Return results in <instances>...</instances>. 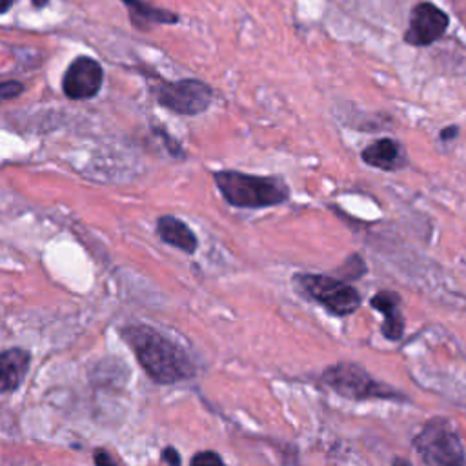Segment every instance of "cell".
<instances>
[{"mask_svg":"<svg viewBox=\"0 0 466 466\" xmlns=\"http://www.w3.org/2000/svg\"><path fill=\"white\" fill-rule=\"evenodd\" d=\"M142 370L160 384H175L195 377L197 368L188 352L173 339L148 325H130L121 330Z\"/></svg>","mask_w":466,"mask_h":466,"instance_id":"1","label":"cell"},{"mask_svg":"<svg viewBox=\"0 0 466 466\" xmlns=\"http://www.w3.org/2000/svg\"><path fill=\"white\" fill-rule=\"evenodd\" d=\"M213 180L224 200L236 208H272L290 199V189L279 177L222 170L213 173Z\"/></svg>","mask_w":466,"mask_h":466,"instance_id":"2","label":"cell"},{"mask_svg":"<svg viewBox=\"0 0 466 466\" xmlns=\"http://www.w3.org/2000/svg\"><path fill=\"white\" fill-rule=\"evenodd\" d=\"M296 281L310 299H314L337 317H346L354 314L363 303L361 294L345 279L305 274L297 276Z\"/></svg>","mask_w":466,"mask_h":466,"instance_id":"3","label":"cell"},{"mask_svg":"<svg viewBox=\"0 0 466 466\" xmlns=\"http://www.w3.org/2000/svg\"><path fill=\"white\" fill-rule=\"evenodd\" d=\"M323 383L341 397L363 399H397V392L374 381V377L354 363H337L323 372Z\"/></svg>","mask_w":466,"mask_h":466,"instance_id":"4","label":"cell"},{"mask_svg":"<svg viewBox=\"0 0 466 466\" xmlns=\"http://www.w3.org/2000/svg\"><path fill=\"white\" fill-rule=\"evenodd\" d=\"M413 448L426 464L459 466L466 462L461 439L448 421H430L413 439Z\"/></svg>","mask_w":466,"mask_h":466,"instance_id":"5","label":"cell"},{"mask_svg":"<svg viewBox=\"0 0 466 466\" xmlns=\"http://www.w3.org/2000/svg\"><path fill=\"white\" fill-rule=\"evenodd\" d=\"M153 93L162 108L184 117L204 113L213 101V90L209 84L197 79L160 83L153 88Z\"/></svg>","mask_w":466,"mask_h":466,"instance_id":"6","label":"cell"},{"mask_svg":"<svg viewBox=\"0 0 466 466\" xmlns=\"http://www.w3.org/2000/svg\"><path fill=\"white\" fill-rule=\"evenodd\" d=\"M102 83V66L92 57H77L63 77V92L72 101H86L99 95Z\"/></svg>","mask_w":466,"mask_h":466,"instance_id":"7","label":"cell"},{"mask_svg":"<svg viewBox=\"0 0 466 466\" xmlns=\"http://www.w3.org/2000/svg\"><path fill=\"white\" fill-rule=\"evenodd\" d=\"M448 30V15L430 3H421L412 10L404 41L412 46H430Z\"/></svg>","mask_w":466,"mask_h":466,"instance_id":"8","label":"cell"},{"mask_svg":"<svg viewBox=\"0 0 466 466\" xmlns=\"http://www.w3.org/2000/svg\"><path fill=\"white\" fill-rule=\"evenodd\" d=\"M32 355L24 348H8L0 355V392L10 393L17 390L28 372Z\"/></svg>","mask_w":466,"mask_h":466,"instance_id":"9","label":"cell"},{"mask_svg":"<svg viewBox=\"0 0 466 466\" xmlns=\"http://www.w3.org/2000/svg\"><path fill=\"white\" fill-rule=\"evenodd\" d=\"M363 160L368 166L384 170V171H395L406 166V151L404 148L393 141V139H379L372 142L368 148L361 153Z\"/></svg>","mask_w":466,"mask_h":466,"instance_id":"10","label":"cell"},{"mask_svg":"<svg viewBox=\"0 0 466 466\" xmlns=\"http://www.w3.org/2000/svg\"><path fill=\"white\" fill-rule=\"evenodd\" d=\"M157 236L170 247L179 248L184 254H195L199 241L195 233L180 218L173 215H162L157 218Z\"/></svg>","mask_w":466,"mask_h":466,"instance_id":"11","label":"cell"},{"mask_svg":"<svg viewBox=\"0 0 466 466\" xmlns=\"http://www.w3.org/2000/svg\"><path fill=\"white\" fill-rule=\"evenodd\" d=\"M372 308L384 316L383 323V335L390 341H399L404 334V319L399 310V297L388 290L375 294L370 301Z\"/></svg>","mask_w":466,"mask_h":466,"instance_id":"12","label":"cell"},{"mask_svg":"<svg viewBox=\"0 0 466 466\" xmlns=\"http://www.w3.org/2000/svg\"><path fill=\"white\" fill-rule=\"evenodd\" d=\"M122 3L128 6L131 24L141 30H146L150 24H177L179 23V15H175L168 10L153 8L151 5L144 3V0H122Z\"/></svg>","mask_w":466,"mask_h":466,"instance_id":"13","label":"cell"},{"mask_svg":"<svg viewBox=\"0 0 466 466\" xmlns=\"http://www.w3.org/2000/svg\"><path fill=\"white\" fill-rule=\"evenodd\" d=\"M23 92H24V84L19 81H5L3 86H0V97H3L5 102L19 97Z\"/></svg>","mask_w":466,"mask_h":466,"instance_id":"14","label":"cell"},{"mask_svg":"<svg viewBox=\"0 0 466 466\" xmlns=\"http://www.w3.org/2000/svg\"><path fill=\"white\" fill-rule=\"evenodd\" d=\"M193 464H222V457L215 451H200L197 455H193L191 459Z\"/></svg>","mask_w":466,"mask_h":466,"instance_id":"15","label":"cell"},{"mask_svg":"<svg viewBox=\"0 0 466 466\" xmlns=\"http://www.w3.org/2000/svg\"><path fill=\"white\" fill-rule=\"evenodd\" d=\"M93 461H95V464H99V466H113V464H117V461H115L106 450H97Z\"/></svg>","mask_w":466,"mask_h":466,"instance_id":"16","label":"cell"},{"mask_svg":"<svg viewBox=\"0 0 466 466\" xmlns=\"http://www.w3.org/2000/svg\"><path fill=\"white\" fill-rule=\"evenodd\" d=\"M162 461H164V462H170V464H180V455L177 453V450L166 448V450L162 451Z\"/></svg>","mask_w":466,"mask_h":466,"instance_id":"17","label":"cell"},{"mask_svg":"<svg viewBox=\"0 0 466 466\" xmlns=\"http://www.w3.org/2000/svg\"><path fill=\"white\" fill-rule=\"evenodd\" d=\"M455 135H457V128H446V130H442V133H441L442 139H451V137H455Z\"/></svg>","mask_w":466,"mask_h":466,"instance_id":"18","label":"cell"},{"mask_svg":"<svg viewBox=\"0 0 466 466\" xmlns=\"http://www.w3.org/2000/svg\"><path fill=\"white\" fill-rule=\"evenodd\" d=\"M12 5H14V0H3V3H0V8H3V14H8L10 8H12Z\"/></svg>","mask_w":466,"mask_h":466,"instance_id":"19","label":"cell"},{"mask_svg":"<svg viewBox=\"0 0 466 466\" xmlns=\"http://www.w3.org/2000/svg\"><path fill=\"white\" fill-rule=\"evenodd\" d=\"M32 3H34L35 8H44L50 3V0H32Z\"/></svg>","mask_w":466,"mask_h":466,"instance_id":"20","label":"cell"}]
</instances>
